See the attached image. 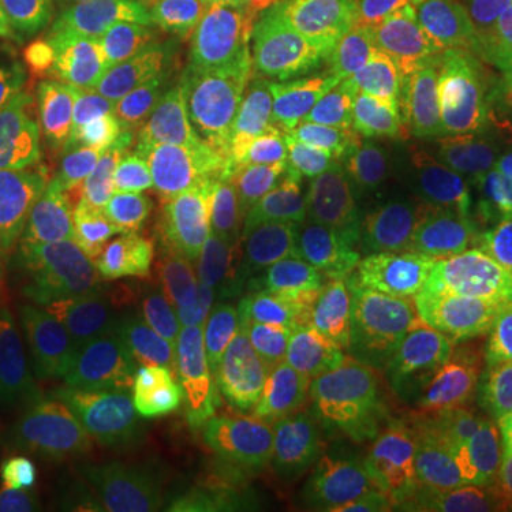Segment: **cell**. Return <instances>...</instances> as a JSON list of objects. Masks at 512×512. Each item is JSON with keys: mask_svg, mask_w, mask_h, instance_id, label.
I'll return each instance as SVG.
<instances>
[{"mask_svg": "<svg viewBox=\"0 0 512 512\" xmlns=\"http://www.w3.org/2000/svg\"><path fill=\"white\" fill-rule=\"evenodd\" d=\"M399 512H484L481 484L464 487L421 467L404 493Z\"/></svg>", "mask_w": 512, "mask_h": 512, "instance_id": "4dcf8cb0", "label": "cell"}, {"mask_svg": "<svg viewBox=\"0 0 512 512\" xmlns=\"http://www.w3.org/2000/svg\"><path fill=\"white\" fill-rule=\"evenodd\" d=\"M83 313L69 197L43 180L0 220V339H46Z\"/></svg>", "mask_w": 512, "mask_h": 512, "instance_id": "8992f818", "label": "cell"}, {"mask_svg": "<svg viewBox=\"0 0 512 512\" xmlns=\"http://www.w3.org/2000/svg\"><path fill=\"white\" fill-rule=\"evenodd\" d=\"M504 146V111H493L436 134L376 126L362 148L359 168L384 254L453 322L464 251Z\"/></svg>", "mask_w": 512, "mask_h": 512, "instance_id": "6da1fadb", "label": "cell"}, {"mask_svg": "<svg viewBox=\"0 0 512 512\" xmlns=\"http://www.w3.org/2000/svg\"><path fill=\"white\" fill-rule=\"evenodd\" d=\"M205 302L174 291H154L126 308L120 339L103 356L126 382L143 384L163 376L171 356L183 348Z\"/></svg>", "mask_w": 512, "mask_h": 512, "instance_id": "7402d4cb", "label": "cell"}, {"mask_svg": "<svg viewBox=\"0 0 512 512\" xmlns=\"http://www.w3.org/2000/svg\"><path fill=\"white\" fill-rule=\"evenodd\" d=\"M399 282L404 279L396 274L376 237L362 168H353L328 185L274 268V291L285 293L311 288H390Z\"/></svg>", "mask_w": 512, "mask_h": 512, "instance_id": "8fae6325", "label": "cell"}, {"mask_svg": "<svg viewBox=\"0 0 512 512\" xmlns=\"http://www.w3.org/2000/svg\"><path fill=\"white\" fill-rule=\"evenodd\" d=\"M484 512H512V453L481 478Z\"/></svg>", "mask_w": 512, "mask_h": 512, "instance_id": "1f68e13d", "label": "cell"}, {"mask_svg": "<svg viewBox=\"0 0 512 512\" xmlns=\"http://www.w3.org/2000/svg\"><path fill=\"white\" fill-rule=\"evenodd\" d=\"M512 328V276L501 285V291H498V296H495L493 308L487 311V316H484V322L478 325L476 333H473V339L476 336H481V333H490V330H510ZM470 339V342H473ZM467 342V345H470Z\"/></svg>", "mask_w": 512, "mask_h": 512, "instance_id": "e575fe53", "label": "cell"}, {"mask_svg": "<svg viewBox=\"0 0 512 512\" xmlns=\"http://www.w3.org/2000/svg\"><path fill=\"white\" fill-rule=\"evenodd\" d=\"M328 512H367L362 507H356V504H350L345 498H339V495H333V501H330Z\"/></svg>", "mask_w": 512, "mask_h": 512, "instance_id": "8d00e7d4", "label": "cell"}, {"mask_svg": "<svg viewBox=\"0 0 512 512\" xmlns=\"http://www.w3.org/2000/svg\"><path fill=\"white\" fill-rule=\"evenodd\" d=\"M430 359H413L328 399L319 458L333 495L367 512H399L421 470V382Z\"/></svg>", "mask_w": 512, "mask_h": 512, "instance_id": "277c9868", "label": "cell"}, {"mask_svg": "<svg viewBox=\"0 0 512 512\" xmlns=\"http://www.w3.org/2000/svg\"><path fill=\"white\" fill-rule=\"evenodd\" d=\"M350 100L348 80L302 86L274 109L220 134L191 171V180L217 200L237 202L274 171L336 137Z\"/></svg>", "mask_w": 512, "mask_h": 512, "instance_id": "30bf717a", "label": "cell"}, {"mask_svg": "<svg viewBox=\"0 0 512 512\" xmlns=\"http://www.w3.org/2000/svg\"><path fill=\"white\" fill-rule=\"evenodd\" d=\"M228 202L217 200L191 177L154 174L146 217V259L143 265L208 228L228 225Z\"/></svg>", "mask_w": 512, "mask_h": 512, "instance_id": "d4e9b609", "label": "cell"}, {"mask_svg": "<svg viewBox=\"0 0 512 512\" xmlns=\"http://www.w3.org/2000/svg\"><path fill=\"white\" fill-rule=\"evenodd\" d=\"M339 151L342 134L274 171L237 202H231L228 231L239 242L242 254L268 262V256L288 248V242L302 231L328 185L336 180L333 171Z\"/></svg>", "mask_w": 512, "mask_h": 512, "instance_id": "9a60e30c", "label": "cell"}, {"mask_svg": "<svg viewBox=\"0 0 512 512\" xmlns=\"http://www.w3.org/2000/svg\"><path fill=\"white\" fill-rule=\"evenodd\" d=\"M46 120L66 151L97 154L109 131V97L94 77H72L60 83L46 100Z\"/></svg>", "mask_w": 512, "mask_h": 512, "instance_id": "484cf974", "label": "cell"}, {"mask_svg": "<svg viewBox=\"0 0 512 512\" xmlns=\"http://www.w3.org/2000/svg\"><path fill=\"white\" fill-rule=\"evenodd\" d=\"M3 9L37 80L80 66L109 32L106 0H3Z\"/></svg>", "mask_w": 512, "mask_h": 512, "instance_id": "ffe728a7", "label": "cell"}, {"mask_svg": "<svg viewBox=\"0 0 512 512\" xmlns=\"http://www.w3.org/2000/svg\"><path fill=\"white\" fill-rule=\"evenodd\" d=\"M92 77L111 106L97 154L163 177H191L217 140L197 74L97 63Z\"/></svg>", "mask_w": 512, "mask_h": 512, "instance_id": "ba28073f", "label": "cell"}, {"mask_svg": "<svg viewBox=\"0 0 512 512\" xmlns=\"http://www.w3.org/2000/svg\"><path fill=\"white\" fill-rule=\"evenodd\" d=\"M197 512H308V490L274 464H248L220 481Z\"/></svg>", "mask_w": 512, "mask_h": 512, "instance_id": "4316f807", "label": "cell"}, {"mask_svg": "<svg viewBox=\"0 0 512 512\" xmlns=\"http://www.w3.org/2000/svg\"><path fill=\"white\" fill-rule=\"evenodd\" d=\"M305 373V353L291 316L251 308L228 345V384H282Z\"/></svg>", "mask_w": 512, "mask_h": 512, "instance_id": "cb8c5ba5", "label": "cell"}, {"mask_svg": "<svg viewBox=\"0 0 512 512\" xmlns=\"http://www.w3.org/2000/svg\"><path fill=\"white\" fill-rule=\"evenodd\" d=\"M137 3H146V6H157V3H171V0H137Z\"/></svg>", "mask_w": 512, "mask_h": 512, "instance_id": "ab89813d", "label": "cell"}, {"mask_svg": "<svg viewBox=\"0 0 512 512\" xmlns=\"http://www.w3.org/2000/svg\"><path fill=\"white\" fill-rule=\"evenodd\" d=\"M148 402L100 359L60 421L37 487L77 490L148 478Z\"/></svg>", "mask_w": 512, "mask_h": 512, "instance_id": "9c48e42d", "label": "cell"}, {"mask_svg": "<svg viewBox=\"0 0 512 512\" xmlns=\"http://www.w3.org/2000/svg\"><path fill=\"white\" fill-rule=\"evenodd\" d=\"M268 262L248 259L242 262L234 279L217 296L205 302L183 348L171 356L163 373V396L168 404L188 416L205 419L228 387V345L242 322L254 308L256 296L268 282Z\"/></svg>", "mask_w": 512, "mask_h": 512, "instance_id": "4fadbf2b", "label": "cell"}, {"mask_svg": "<svg viewBox=\"0 0 512 512\" xmlns=\"http://www.w3.org/2000/svg\"><path fill=\"white\" fill-rule=\"evenodd\" d=\"M148 484L174 512H197L228 470L242 467L208 421L188 416L165 399L148 410Z\"/></svg>", "mask_w": 512, "mask_h": 512, "instance_id": "2e32d148", "label": "cell"}, {"mask_svg": "<svg viewBox=\"0 0 512 512\" xmlns=\"http://www.w3.org/2000/svg\"><path fill=\"white\" fill-rule=\"evenodd\" d=\"M205 421L242 467L276 464L305 421V402L282 384H228Z\"/></svg>", "mask_w": 512, "mask_h": 512, "instance_id": "44dd1931", "label": "cell"}, {"mask_svg": "<svg viewBox=\"0 0 512 512\" xmlns=\"http://www.w3.org/2000/svg\"><path fill=\"white\" fill-rule=\"evenodd\" d=\"M458 356L473 376L481 416L493 430L512 407V328L481 333Z\"/></svg>", "mask_w": 512, "mask_h": 512, "instance_id": "f546056e", "label": "cell"}, {"mask_svg": "<svg viewBox=\"0 0 512 512\" xmlns=\"http://www.w3.org/2000/svg\"><path fill=\"white\" fill-rule=\"evenodd\" d=\"M0 74H15V77H35L26 57L20 52L15 32L9 26L6 18V9H3V0H0Z\"/></svg>", "mask_w": 512, "mask_h": 512, "instance_id": "d6a6232c", "label": "cell"}, {"mask_svg": "<svg viewBox=\"0 0 512 512\" xmlns=\"http://www.w3.org/2000/svg\"><path fill=\"white\" fill-rule=\"evenodd\" d=\"M430 3H470V6H481L478 0H407V6L416 12V9H421V6H430ZM484 9V6H481Z\"/></svg>", "mask_w": 512, "mask_h": 512, "instance_id": "f35d334b", "label": "cell"}, {"mask_svg": "<svg viewBox=\"0 0 512 512\" xmlns=\"http://www.w3.org/2000/svg\"><path fill=\"white\" fill-rule=\"evenodd\" d=\"M410 18L407 0H316L299 26L308 49L328 63L376 74L396 52Z\"/></svg>", "mask_w": 512, "mask_h": 512, "instance_id": "ac0fdd59", "label": "cell"}, {"mask_svg": "<svg viewBox=\"0 0 512 512\" xmlns=\"http://www.w3.org/2000/svg\"><path fill=\"white\" fill-rule=\"evenodd\" d=\"M26 512H174L143 478L100 487H37Z\"/></svg>", "mask_w": 512, "mask_h": 512, "instance_id": "83f0119b", "label": "cell"}, {"mask_svg": "<svg viewBox=\"0 0 512 512\" xmlns=\"http://www.w3.org/2000/svg\"><path fill=\"white\" fill-rule=\"evenodd\" d=\"M512 453V407L501 416V419L495 421L493 430H490V439H487V453H484V473L481 478L487 476V473H493L495 467L504 461V458Z\"/></svg>", "mask_w": 512, "mask_h": 512, "instance_id": "836d02e7", "label": "cell"}, {"mask_svg": "<svg viewBox=\"0 0 512 512\" xmlns=\"http://www.w3.org/2000/svg\"><path fill=\"white\" fill-rule=\"evenodd\" d=\"M501 111H504V134L512 146V43L504 60V74H501Z\"/></svg>", "mask_w": 512, "mask_h": 512, "instance_id": "d590c367", "label": "cell"}, {"mask_svg": "<svg viewBox=\"0 0 512 512\" xmlns=\"http://www.w3.org/2000/svg\"><path fill=\"white\" fill-rule=\"evenodd\" d=\"M242 262H245V254L234 234L228 231V225L208 228L146 262L134 291L128 296V305L154 291L185 293V296H197L202 302H208L234 279Z\"/></svg>", "mask_w": 512, "mask_h": 512, "instance_id": "603a6c76", "label": "cell"}, {"mask_svg": "<svg viewBox=\"0 0 512 512\" xmlns=\"http://www.w3.org/2000/svg\"><path fill=\"white\" fill-rule=\"evenodd\" d=\"M510 37L493 9L470 3L416 9L384 66L379 128L436 134L501 111Z\"/></svg>", "mask_w": 512, "mask_h": 512, "instance_id": "7a4b0ae2", "label": "cell"}, {"mask_svg": "<svg viewBox=\"0 0 512 512\" xmlns=\"http://www.w3.org/2000/svg\"><path fill=\"white\" fill-rule=\"evenodd\" d=\"M239 43L308 49L293 12L276 0H171L123 20L97 63L200 74Z\"/></svg>", "mask_w": 512, "mask_h": 512, "instance_id": "52a82bcc", "label": "cell"}, {"mask_svg": "<svg viewBox=\"0 0 512 512\" xmlns=\"http://www.w3.org/2000/svg\"><path fill=\"white\" fill-rule=\"evenodd\" d=\"M94 365L86 336L0 339V512L32 498L60 421Z\"/></svg>", "mask_w": 512, "mask_h": 512, "instance_id": "5b68a950", "label": "cell"}, {"mask_svg": "<svg viewBox=\"0 0 512 512\" xmlns=\"http://www.w3.org/2000/svg\"><path fill=\"white\" fill-rule=\"evenodd\" d=\"M490 427L481 416L476 384L458 353H436L421 382V467L464 487L481 484Z\"/></svg>", "mask_w": 512, "mask_h": 512, "instance_id": "5bb4252c", "label": "cell"}, {"mask_svg": "<svg viewBox=\"0 0 512 512\" xmlns=\"http://www.w3.org/2000/svg\"><path fill=\"white\" fill-rule=\"evenodd\" d=\"M151 183V171L111 157H89L74 171L77 251L109 308H126L143 271Z\"/></svg>", "mask_w": 512, "mask_h": 512, "instance_id": "7c38bea8", "label": "cell"}, {"mask_svg": "<svg viewBox=\"0 0 512 512\" xmlns=\"http://www.w3.org/2000/svg\"><path fill=\"white\" fill-rule=\"evenodd\" d=\"M276 3H279V6H285L288 12H302V15H305L316 0H276Z\"/></svg>", "mask_w": 512, "mask_h": 512, "instance_id": "74e56055", "label": "cell"}, {"mask_svg": "<svg viewBox=\"0 0 512 512\" xmlns=\"http://www.w3.org/2000/svg\"><path fill=\"white\" fill-rule=\"evenodd\" d=\"M512 276V154L495 168L487 200L470 234L456 291L453 353H461Z\"/></svg>", "mask_w": 512, "mask_h": 512, "instance_id": "d6986e66", "label": "cell"}, {"mask_svg": "<svg viewBox=\"0 0 512 512\" xmlns=\"http://www.w3.org/2000/svg\"><path fill=\"white\" fill-rule=\"evenodd\" d=\"M197 80L220 137L313 83V66L302 52L265 43H239L208 63Z\"/></svg>", "mask_w": 512, "mask_h": 512, "instance_id": "e0dca14e", "label": "cell"}, {"mask_svg": "<svg viewBox=\"0 0 512 512\" xmlns=\"http://www.w3.org/2000/svg\"><path fill=\"white\" fill-rule=\"evenodd\" d=\"M299 330L305 373L325 399L345 396L421 356L453 353L456 322L419 288H311L271 293Z\"/></svg>", "mask_w": 512, "mask_h": 512, "instance_id": "3957f363", "label": "cell"}, {"mask_svg": "<svg viewBox=\"0 0 512 512\" xmlns=\"http://www.w3.org/2000/svg\"><path fill=\"white\" fill-rule=\"evenodd\" d=\"M49 165L52 140L46 128L26 123L15 131H0V220L43 183Z\"/></svg>", "mask_w": 512, "mask_h": 512, "instance_id": "f1b7e54d", "label": "cell"}, {"mask_svg": "<svg viewBox=\"0 0 512 512\" xmlns=\"http://www.w3.org/2000/svg\"><path fill=\"white\" fill-rule=\"evenodd\" d=\"M478 3H481L484 9H493V6H490V0H478Z\"/></svg>", "mask_w": 512, "mask_h": 512, "instance_id": "60d3db41", "label": "cell"}]
</instances>
